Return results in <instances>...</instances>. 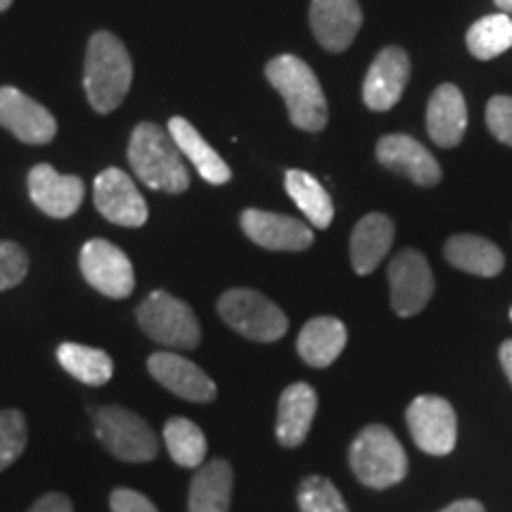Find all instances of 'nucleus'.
Listing matches in <instances>:
<instances>
[{"label":"nucleus","instance_id":"b1692460","mask_svg":"<svg viewBox=\"0 0 512 512\" xmlns=\"http://www.w3.org/2000/svg\"><path fill=\"white\" fill-rule=\"evenodd\" d=\"M444 256L453 268L479 275V278H494L505 266L501 249L479 235H453L446 240Z\"/></svg>","mask_w":512,"mask_h":512},{"label":"nucleus","instance_id":"f3484780","mask_svg":"<svg viewBox=\"0 0 512 512\" xmlns=\"http://www.w3.org/2000/svg\"><path fill=\"white\" fill-rule=\"evenodd\" d=\"M29 195L43 214L69 219L79 211L86 185L79 176H62L50 164H36L29 171Z\"/></svg>","mask_w":512,"mask_h":512},{"label":"nucleus","instance_id":"e433bc0d","mask_svg":"<svg viewBox=\"0 0 512 512\" xmlns=\"http://www.w3.org/2000/svg\"><path fill=\"white\" fill-rule=\"evenodd\" d=\"M501 366H503L505 375H508V380L512 384V339H508V342H503V347H501Z\"/></svg>","mask_w":512,"mask_h":512},{"label":"nucleus","instance_id":"c9c22d12","mask_svg":"<svg viewBox=\"0 0 512 512\" xmlns=\"http://www.w3.org/2000/svg\"><path fill=\"white\" fill-rule=\"evenodd\" d=\"M439 512H486L484 505L479 501H472V498H465V501H456L451 503L448 508L439 510Z\"/></svg>","mask_w":512,"mask_h":512},{"label":"nucleus","instance_id":"c85d7f7f","mask_svg":"<svg viewBox=\"0 0 512 512\" xmlns=\"http://www.w3.org/2000/svg\"><path fill=\"white\" fill-rule=\"evenodd\" d=\"M164 441L169 456L181 467H200L207 458V437L188 418H171L166 422Z\"/></svg>","mask_w":512,"mask_h":512},{"label":"nucleus","instance_id":"f257e3e1","mask_svg":"<svg viewBox=\"0 0 512 512\" xmlns=\"http://www.w3.org/2000/svg\"><path fill=\"white\" fill-rule=\"evenodd\" d=\"M133 83V62L124 43L110 31L91 36L86 50V98L95 112H114L124 102Z\"/></svg>","mask_w":512,"mask_h":512},{"label":"nucleus","instance_id":"ddd939ff","mask_svg":"<svg viewBox=\"0 0 512 512\" xmlns=\"http://www.w3.org/2000/svg\"><path fill=\"white\" fill-rule=\"evenodd\" d=\"M0 126L29 145H46L57 133L53 114L12 86L0 88Z\"/></svg>","mask_w":512,"mask_h":512},{"label":"nucleus","instance_id":"7ed1b4c3","mask_svg":"<svg viewBox=\"0 0 512 512\" xmlns=\"http://www.w3.org/2000/svg\"><path fill=\"white\" fill-rule=\"evenodd\" d=\"M266 79L283 95L294 126L323 131L328 124V100L309 64L297 55H278L266 64Z\"/></svg>","mask_w":512,"mask_h":512},{"label":"nucleus","instance_id":"9b49d317","mask_svg":"<svg viewBox=\"0 0 512 512\" xmlns=\"http://www.w3.org/2000/svg\"><path fill=\"white\" fill-rule=\"evenodd\" d=\"M95 207L107 221L126 228H140L147 221V202L131 176L121 169H105L93 185Z\"/></svg>","mask_w":512,"mask_h":512},{"label":"nucleus","instance_id":"473e14b6","mask_svg":"<svg viewBox=\"0 0 512 512\" xmlns=\"http://www.w3.org/2000/svg\"><path fill=\"white\" fill-rule=\"evenodd\" d=\"M486 126L494 138L512 147V98L510 95H496L486 105Z\"/></svg>","mask_w":512,"mask_h":512},{"label":"nucleus","instance_id":"6ab92c4d","mask_svg":"<svg viewBox=\"0 0 512 512\" xmlns=\"http://www.w3.org/2000/svg\"><path fill=\"white\" fill-rule=\"evenodd\" d=\"M318 396L316 389L306 382L290 384L278 401V425H275V434L278 441L287 448H294L304 444L309 437V430L316 418Z\"/></svg>","mask_w":512,"mask_h":512},{"label":"nucleus","instance_id":"c756f323","mask_svg":"<svg viewBox=\"0 0 512 512\" xmlns=\"http://www.w3.org/2000/svg\"><path fill=\"white\" fill-rule=\"evenodd\" d=\"M299 510L302 512H349L342 494L328 477H306L299 486Z\"/></svg>","mask_w":512,"mask_h":512},{"label":"nucleus","instance_id":"cd10ccee","mask_svg":"<svg viewBox=\"0 0 512 512\" xmlns=\"http://www.w3.org/2000/svg\"><path fill=\"white\" fill-rule=\"evenodd\" d=\"M512 48V17L505 12L482 17L467 31V50L477 60H494Z\"/></svg>","mask_w":512,"mask_h":512},{"label":"nucleus","instance_id":"2f4dec72","mask_svg":"<svg viewBox=\"0 0 512 512\" xmlns=\"http://www.w3.org/2000/svg\"><path fill=\"white\" fill-rule=\"evenodd\" d=\"M29 256L17 242L0 240V292L10 290L27 278Z\"/></svg>","mask_w":512,"mask_h":512},{"label":"nucleus","instance_id":"58836bf2","mask_svg":"<svg viewBox=\"0 0 512 512\" xmlns=\"http://www.w3.org/2000/svg\"><path fill=\"white\" fill-rule=\"evenodd\" d=\"M12 5V0H0V12H5Z\"/></svg>","mask_w":512,"mask_h":512},{"label":"nucleus","instance_id":"412c9836","mask_svg":"<svg viewBox=\"0 0 512 512\" xmlns=\"http://www.w3.org/2000/svg\"><path fill=\"white\" fill-rule=\"evenodd\" d=\"M394 223L384 214H368L351 233V266L358 275L373 273L394 245Z\"/></svg>","mask_w":512,"mask_h":512},{"label":"nucleus","instance_id":"4c0bfd02","mask_svg":"<svg viewBox=\"0 0 512 512\" xmlns=\"http://www.w3.org/2000/svg\"><path fill=\"white\" fill-rule=\"evenodd\" d=\"M496 5L501 8L505 15H512V0H496Z\"/></svg>","mask_w":512,"mask_h":512},{"label":"nucleus","instance_id":"72a5a7b5","mask_svg":"<svg viewBox=\"0 0 512 512\" xmlns=\"http://www.w3.org/2000/svg\"><path fill=\"white\" fill-rule=\"evenodd\" d=\"M112 512H159L150 498L133 489H114L110 496Z\"/></svg>","mask_w":512,"mask_h":512},{"label":"nucleus","instance_id":"bb28decb","mask_svg":"<svg viewBox=\"0 0 512 512\" xmlns=\"http://www.w3.org/2000/svg\"><path fill=\"white\" fill-rule=\"evenodd\" d=\"M57 361L69 375L91 387H102L112 380L114 361L107 351L95 347H83V344L64 342L57 349Z\"/></svg>","mask_w":512,"mask_h":512},{"label":"nucleus","instance_id":"393cba45","mask_svg":"<svg viewBox=\"0 0 512 512\" xmlns=\"http://www.w3.org/2000/svg\"><path fill=\"white\" fill-rule=\"evenodd\" d=\"M233 494V467L226 460L200 465L192 477L188 512H228Z\"/></svg>","mask_w":512,"mask_h":512},{"label":"nucleus","instance_id":"a878e982","mask_svg":"<svg viewBox=\"0 0 512 512\" xmlns=\"http://www.w3.org/2000/svg\"><path fill=\"white\" fill-rule=\"evenodd\" d=\"M285 188L290 192L294 204L304 211L311 226L320 230L330 228L332 219H335V204H332L328 190L323 188L318 178L306 174V171L292 169L285 176Z\"/></svg>","mask_w":512,"mask_h":512},{"label":"nucleus","instance_id":"4be33fe9","mask_svg":"<svg viewBox=\"0 0 512 512\" xmlns=\"http://www.w3.org/2000/svg\"><path fill=\"white\" fill-rule=\"evenodd\" d=\"M347 347V328L339 318H311L299 332L297 351L311 368H328Z\"/></svg>","mask_w":512,"mask_h":512},{"label":"nucleus","instance_id":"f704fd0d","mask_svg":"<svg viewBox=\"0 0 512 512\" xmlns=\"http://www.w3.org/2000/svg\"><path fill=\"white\" fill-rule=\"evenodd\" d=\"M29 512H74V505L64 494H46L31 505Z\"/></svg>","mask_w":512,"mask_h":512},{"label":"nucleus","instance_id":"7c9ffc66","mask_svg":"<svg viewBox=\"0 0 512 512\" xmlns=\"http://www.w3.org/2000/svg\"><path fill=\"white\" fill-rule=\"evenodd\" d=\"M29 427L19 411H0V472L10 467L27 448Z\"/></svg>","mask_w":512,"mask_h":512},{"label":"nucleus","instance_id":"ea45409f","mask_svg":"<svg viewBox=\"0 0 512 512\" xmlns=\"http://www.w3.org/2000/svg\"><path fill=\"white\" fill-rule=\"evenodd\" d=\"M510 318H512V309H510Z\"/></svg>","mask_w":512,"mask_h":512},{"label":"nucleus","instance_id":"423d86ee","mask_svg":"<svg viewBox=\"0 0 512 512\" xmlns=\"http://www.w3.org/2000/svg\"><path fill=\"white\" fill-rule=\"evenodd\" d=\"M95 434L100 444L126 463H150L159 453V439L152 427L121 406H105L95 411Z\"/></svg>","mask_w":512,"mask_h":512},{"label":"nucleus","instance_id":"4468645a","mask_svg":"<svg viewBox=\"0 0 512 512\" xmlns=\"http://www.w3.org/2000/svg\"><path fill=\"white\" fill-rule=\"evenodd\" d=\"M240 223L254 245L273 249V252H304L313 245V230L292 216L247 209L242 211Z\"/></svg>","mask_w":512,"mask_h":512},{"label":"nucleus","instance_id":"0eeeda50","mask_svg":"<svg viewBox=\"0 0 512 512\" xmlns=\"http://www.w3.org/2000/svg\"><path fill=\"white\" fill-rule=\"evenodd\" d=\"M219 316L235 332L254 342H275L290 328L285 313L254 290H228L221 294Z\"/></svg>","mask_w":512,"mask_h":512},{"label":"nucleus","instance_id":"9d476101","mask_svg":"<svg viewBox=\"0 0 512 512\" xmlns=\"http://www.w3.org/2000/svg\"><path fill=\"white\" fill-rule=\"evenodd\" d=\"M81 273L88 285L112 299H126L136 290L131 259L107 240H91L81 249Z\"/></svg>","mask_w":512,"mask_h":512},{"label":"nucleus","instance_id":"2eb2a0df","mask_svg":"<svg viewBox=\"0 0 512 512\" xmlns=\"http://www.w3.org/2000/svg\"><path fill=\"white\" fill-rule=\"evenodd\" d=\"M377 162L387 166L394 174H401L411 178L413 183L422 185V188H432L441 181V166L432 152L418 140L403 133H392V136L380 138L375 147Z\"/></svg>","mask_w":512,"mask_h":512},{"label":"nucleus","instance_id":"5701e85b","mask_svg":"<svg viewBox=\"0 0 512 512\" xmlns=\"http://www.w3.org/2000/svg\"><path fill=\"white\" fill-rule=\"evenodd\" d=\"M169 133L171 138L176 140L178 150H181L183 157H188L192 166L197 169L204 181L211 185H223L230 181V166L219 157V152L211 147L207 140L200 136L195 126L190 124L188 119L174 117L169 121Z\"/></svg>","mask_w":512,"mask_h":512},{"label":"nucleus","instance_id":"20e7f679","mask_svg":"<svg viewBox=\"0 0 512 512\" xmlns=\"http://www.w3.org/2000/svg\"><path fill=\"white\" fill-rule=\"evenodd\" d=\"M349 465L356 479L370 489H389L408 472L401 441L384 425H368L349 448Z\"/></svg>","mask_w":512,"mask_h":512},{"label":"nucleus","instance_id":"39448f33","mask_svg":"<svg viewBox=\"0 0 512 512\" xmlns=\"http://www.w3.org/2000/svg\"><path fill=\"white\" fill-rule=\"evenodd\" d=\"M138 323L155 342L169 349L190 351L200 344L202 330L195 311L169 292H152L138 306Z\"/></svg>","mask_w":512,"mask_h":512},{"label":"nucleus","instance_id":"1a4fd4ad","mask_svg":"<svg viewBox=\"0 0 512 512\" xmlns=\"http://www.w3.org/2000/svg\"><path fill=\"white\" fill-rule=\"evenodd\" d=\"M389 292L396 316H415L430 304L434 294V275L427 259L415 249H401L389 264Z\"/></svg>","mask_w":512,"mask_h":512},{"label":"nucleus","instance_id":"6e6552de","mask_svg":"<svg viewBox=\"0 0 512 512\" xmlns=\"http://www.w3.org/2000/svg\"><path fill=\"white\" fill-rule=\"evenodd\" d=\"M415 446L430 456H448L458 441L456 411L444 396H418L406 411Z\"/></svg>","mask_w":512,"mask_h":512},{"label":"nucleus","instance_id":"f8f14e48","mask_svg":"<svg viewBox=\"0 0 512 512\" xmlns=\"http://www.w3.org/2000/svg\"><path fill=\"white\" fill-rule=\"evenodd\" d=\"M411 79V60L406 50L389 46L380 50L370 64L366 81H363V100L368 110L389 112L401 100L406 83Z\"/></svg>","mask_w":512,"mask_h":512},{"label":"nucleus","instance_id":"a211bd4d","mask_svg":"<svg viewBox=\"0 0 512 512\" xmlns=\"http://www.w3.org/2000/svg\"><path fill=\"white\" fill-rule=\"evenodd\" d=\"M147 370L162 387L181 399L192 403H209L216 399L214 380L188 358L171 354V351H157L147 358Z\"/></svg>","mask_w":512,"mask_h":512},{"label":"nucleus","instance_id":"dca6fc26","mask_svg":"<svg viewBox=\"0 0 512 512\" xmlns=\"http://www.w3.org/2000/svg\"><path fill=\"white\" fill-rule=\"evenodd\" d=\"M363 24L358 0H311V29L330 53H344Z\"/></svg>","mask_w":512,"mask_h":512},{"label":"nucleus","instance_id":"aec40b11","mask_svg":"<svg viewBox=\"0 0 512 512\" xmlns=\"http://www.w3.org/2000/svg\"><path fill=\"white\" fill-rule=\"evenodd\" d=\"M467 105L463 93L444 83L427 102V133L439 147H456L465 136Z\"/></svg>","mask_w":512,"mask_h":512},{"label":"nucleus","instance_id":"f03ea898","mask_svg":"<svg viewBox=\"0 0 512 512\" xmlns=\"http://www.w3.org/2000/svg\"><path fill=\"white\" fill-rule=\"evenodd\" d=\"M128 162L147 188L171 192V195L188 190L190 176L181 150L171 133L157 124L145 121L136 126L128 143Z\"/></svg>","mask_w":512,"mask_h":512}]
</instances>
